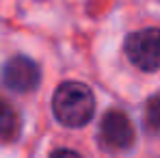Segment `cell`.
I'll return each instance as SVG.
<instances>
[{"label":"cell","mask_w":160,"mask_h":158,"mask_svg":"<svg viewBox=\"0 0 160 158\" xmlns=\"http://www.w3.org/2000/svg\"><path fill=\"white\" fill-rule=\"evenodd\" d=\"M41 82L39 65L24 54L11 56L2 65V84L13 93H30Z\"/></svg>","instance_id":"277c9868"},{"label":"cell","mask_w":160,"mask_h":158,"mask_svg":"<svg viewBox=\"0 0 160 158\" xmlns=\"http://www.w3.org/2000/svg\"><path fill=\"white\" fill-rule=\"evenodd\" d=\"M136 132L130 121V117L121 110H108L100 121L98 141L108 152H123L134 145Z\"/></svg>","instance_id":"3957f363"},{"label":"cell","mask_w":160,"mask_h":158,"mask_svg":"<svg viewBox=\"0 0 160 158\" xmlns=\"http://www.w3.org/2000/svg\"><path fill=\"white\" fill-rule=\"evenodd\" d=\"M123 52L134 67L143 72L160 69V28H141L130 33Z\"/></svg>","instance_id":"7a4b0ae2"},{"label":"cell","mask_w":160,"mask_h":158,"mask_svg":"<svg viewBox=\"0 0 160 158\" xmlns=\"http://www.w3.org/2000/svg\"><path fill=\"white\" fill-rule=\"evenodd\" d=\"M48 158H82L78 152H74V150H67V147H58V150H54L52 154Z\"/></svg>","instance_id":"52a82bcc"},{"label":"cell","mask_w":160,"mask_h":158,"mask_svg":"<svg viewBox=\"0 0 160 158\" xmlns=\"http://www.w3.org/2000/svg\"><path fill=\"white\" fill-rule=\"evenodd\" d=\"M145 130L160 136V91L154 93L145 104Z\"/></svg>","instance_id":"8992f818"},{"label":"cell","mask_w":160,"mask_h":158,"mask_svg":"<svg viewBox=\"0 0 160 158\" xmlns=\"http://www.w3.org/2000/svg\"><path fill=\"white\" fill-rule=\"evenodd\" d=\"M52 113L58 124L67 128H82L93 119L95 98L93 91L76 80L58 84L52 98Z\"/></svg>","instance_id":"6da1fadb"},{"label":"cell","mask_w":160,"mask_h":158,"mask_svg":"<svg viewBox=\"0 0 160 158\" xmlns=\"http://www.w3.org/2000/svg\"><path fill=\"white\" fill-rule=\"evenodd\" d=\"M20 134V117L7 100H0V141L11 143Z\"/></svg>","instance_id":"5b68a950"}]
</instances>
